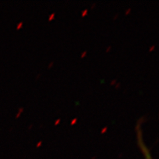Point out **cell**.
Segmentation results:
<instances>
[{"label": "cell", "instance_id": "6da1fadb", "mask_svg": "<svg viewBox=\"0 0 159 159\" xmlns=\"http://www.w3.org/2000/svg\"><path fill=\"white\" fill-rule=\"evenodd\" d=\"M76 120H77V119H74V120L72 121V124H74V123H76Z\"/></svg>", "mask_w": 159, "mask_h": 159}, {"label": "cell", "instance_id": "7a4b0ae2", "mask_svg": "<svg viewBox=\"0 0 159 159\" xmlns=\"http://www.w3.org/2000/svg\"><path fill=\"white\" fill-rule=\"evenodd\" d=\"M87 13V10H85V11H84V13H83V16H84V14H86Z\"/></svg>", "mask_w": 159, "mask_h": 159}, {"label": "cell", "instance_id": "3957f363", "mask_svg": "<svg viewBox=\"0 0 159 159\" xmlns=\"http://www.w3.org/2000/svg\"><path fill=\"white\" fill-rule=\"evenodd\" d=\"M21 25H22V23H20L19 25V26H18V27H17V29H19V27H20V26H21Z\"/></svg>", "mask_w": 159, "mask_h": 159}]
</instances>
